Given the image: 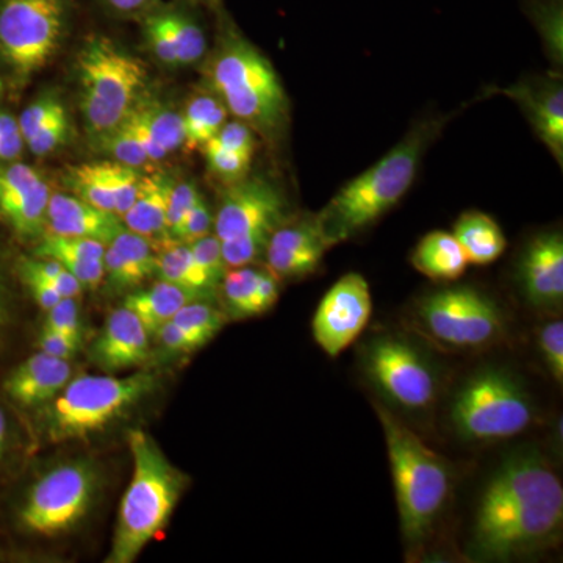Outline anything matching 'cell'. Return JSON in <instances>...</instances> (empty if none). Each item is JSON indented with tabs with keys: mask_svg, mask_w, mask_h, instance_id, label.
Returning <instances> with one entry per match:
<instances>
[{
	"mask_svg": "<svg viewBox=\"0 0 563 563\" xmlns=\"http://www.w3.org/2000/svg\"><path fill=\"white\" fill-rule=\"evenodd\" d=\"M563 523V487L542 455H512L483 493L474 523V548L507 561L554 539Z\"/></svg>",
	"mask_w": 563,
	"mask_h": 563,
	"instance_id": "1",
	"label": "cell"
},
{
	"mask_svg": "<svg viewBox=\"0 0 563 563\" xmlns=\"http://www.w3.org/2000/svg\"><path fill=\"white\" fill-rule=\"evenodd\" d=\"M446 121L442 118L420 122L385 157L333 196L314 217L331 246L368 228L401 201L412 187L422 155Z\"/></svg>",
	"mask_w": 563,
	"mask_h": 563,
	"instance_id": "2",
	"label": "cell"
},
{
	"mask_svg": "<svg viewBox=\"0 0 563 563\" xmlns=\"http://www.w3.org/2000/svg\"><path fill=\"white\" fill-rule=\"evenodd\" d=\"M133 473L122 496L107 563H132L169 523L187 477L163 454L150 433H129Z\"/></svg>",
	"mask_w": 563,
	"mask_h": 563,
	"instance_id": "3",
	"label": "cell"
},
{
	"mask_svg": "<svg viewBox=\"0 0 563 563\" xmlns=\"http://www.w3.org/2000/svg\"><path fill=\"white\" fill-rule=\"evenodd\" d=\"M207 79L229 113L265 135H276L288 121V99L276 69L225 18Z\"/></svg>",
	"mask_w": 563,
	"mask_h": 563,
	"instance_id": "4",
	"label": "cell"
},
{
	"mask_svg": "<svg viewBox=\"0 0 563 563\" xmlns=\"http://www.w3.org/2000/svg\"><path fill=\"white\" fill-rule=\"evenodd\" d=\"M387 443L404 540L421 543L442 514L451 490L446 462L380 404H374Z\"/></svg>",
	"mask_w": 563,
	"mask_h": 563,
	"instance_id": "5",
	"label": "cell"
},
{
	"mask_svg": "<svg viewBox=\"0 0 563 563\" xmlns=\"http://www.w3.org/2000/svg\"><path fill=\"white\" fill-rule=\"evenodd\" d=\"M157 384L151 373L76 377L44 404L43 431L54 443L90 437L151 395Z\"/></svg>",
	"mask_w": 563,
	"mask_h": 563,
	"instance_id": "6",
	"label": "cell"
},
{
	"mask_svg": "<svg viewBox=\"0 0 563 563\" xmlns=\"http://www.w3.org/2000/svg\"><path fill=\"white\" fill-rule=\"evenodd\" d=\"M80 106L92 132L106 135L124 121L146 84L144 63L106 35L85 40L77 57Z\"/></svg>",
	"mask_w": 563,
	"mask_h": 563,
	"instance_id": "7",
	"label": "cell"
},
{
	"mask_svg": "<svg viewBox=\"0 0 563 563\" xmlns=\"http://www.w3.org/2000/svg\"><path fill=\"white\" fill-rule=\"evenodd\" d=\"M451 420L468 440L512 439L531 426L533 406L512 376L490 369L476 374L459 390L451 406Z\"/></svg>",
	"mask_w": 563,
	"mask_h": 563,
	"instance_id": "8",
	"label": "cell"
},
{
	"mask_svg": "<svg viewBox=\"0 0 563 563\" xmlns=\"http://www.w3.org/2000/svg\"><path fill=\"white\" fill-rule=\"evenodd\" d=\"M74 0H0V60L18 77L43 69L60 49Z\"/></svg>",
	"mask_w": 563,
	"mask_h": 563,
	"instance_id": "9",
	"label": "cell"
},
{
	"mask_svg": "<svg viewBox=\"0 0 563 563\" xmlns=\"http://www.w3.org/2000/svg\"><path fill=\"white\" fill-rule=\"evenodd\" d=\"M418 318L433 339L454 347L485 346L504 331L496 302L470 287L426 296L418 306Z\"/></svg>",
	"mask_w": 563,
	"mask_h": 563,
	"instance_id": "10",
	"label": "cell"
},
{
	"mask_svg": "<svg viewBox=\"0 0 563 563\" xmlns=\"http://www.w3.org/2000/svg\"><path fill=\"white\" fill-rule=\"evenodd\" d=\"M96 474L85 462L55 466L33 485L20 512L22 526L38 536H57L79 523L90 509Z\"/></svg>",
	"mask_w": 563,
	"mask_h": 563,
	"instance_id": "11",
	"label": "cell"
},
{
	"mask_svg": "<svg viewBox=\"0 0 563 563\" xmlns=\"http://www.w3.org/2000/svg\"><path fill=\"white\" fill-rule=\"evenodd\" d=\"M363 366L372 383L399 407L422 410L437 398V377L412 344L380 336L366 347Z\"/></svg>",
	"mask_w": 563,
	"mask_h": 563,
	"instance_id": "12",
	"label": "cell"
},
{
	"mask_svg": "<svg viewBox=\"0 0 563 563\" xmlns=\"http://www.w3.org/2000/svg\"><path fill=\"white\" fill-rule=\"evenodd\" d=\"M372 313L368 282L361 274H346L325 292L314 312V342L329 357H339L362 335Z\"/></svg>",
	"mask_w": 563,
	"mask_h": 563,
	"instance_id": "13",
	"label": "cell"
},
{
	"mask_svg": "<svg viewBox=\"0 0 563 563\" xmlns=\"http://www.w3.org/2000/svg\"><path fill=\"white\" fill-rule=\"evenodd\" d=\"M287 220V202L274 185L263 179L232 184L214 217V235L221 242L240 236H266Z\"/></svg>",
	"mask_w": 563,
	"mask_h": 563,
	"instance_id": "14",
	"label": "cell"
},
{
	"mask_svg": "<svg viewBox=\"0 0 563 563\" xmlns=\"http://www.w3.org/2000/svg\"><path fill=\"white\" fill-rule=\"evenodd\" d=\"M51 190L32 166L20 162L0 163V217L18 235L35 239L46 229Z\"/></svg>",
	"mask_w": 563,
	"mask_h": 563,
	"instance_id": "15",
	"label": "cell"
},
{
	"mask_svg": "<svg viewBox=\"0 0 563 563\" xmlns=\"http://www.w3.org/2000/svg\"><path fill=\"white\" fill-rule=\"evenodd\" d=\"M520 282L526 298L537 309L555 310L562 306V233H542L528 244L520 262Z\"/></svg>",
	"mask_w": 563,
	"mask_h": 563,
	"instance_id": "16",
	"label": "cell"
},
{
	"mask_svg": "<svg viewBox=\"0 0 563 563\" xmlns=\"http://www.w3.org/2000/svg\"><path fill=\"white\" fill-rule=\"evenodd\" d=\"M150 332L124 306L113 310L91 346V361L113 374L143 365L150 357Z\"/></svg>",
	"mask_w": 563,
	"mask_h": 563,
	"instance_id": "17",
	"label": "cell"
},
{
	"mask_svg": "<svg viewBox=\"0 0 563 563\" xmlns=\"http://www.w3.org/2000/svg\"><path fill=\"white\" fill-rule=\"evenodd\" d=\"M124 229V222L118 214L98 209L77 196L55 192L47 202L44 233L96 240L107 246Z\"/></svg>",
	"mask_w": 563,
	"mask_h": 563,
	"instance_id": "18",
	"label": "cell"
},
{
	"mask_svg": "<svg viewBox=\"0 0 563 563\" xmlns=\"http://www.w3.org/2000/svg\"><path fill=\"white\" fill-rule=\"evenodd\" d=\"M70 374L73 368L69 361L38 351L10 373L3 388L21 406H44L65 388Z\"/></svg>",
	"mask_w": 563,
	"mask_h": 563,
	"instance_id": "19",
	"label": "cell"
},
{
	"mask_svg": "<svg viewBox=\"0 0 563 563\" xmlns=\"http://www.w3.org/2000/svg\"><path fill=\"white\" fill-rule=\"evenodd\" d=\"M106 276L117 290H132L157 274V251L150 240L124 229L107 244Z\"/></svg>",
	"mask_w": 563,
	"mask_h": 563,
	"instance_id": "20",
	"label": "cell"
},
{
	"mask_svg": "<svg viewBox=\"0 0 563 563\" xmlns=\"http://www.w3.org/2000/svg\"><path fill=\"white\" fill-rule=\"evenodd\" d=\"M173 184L174 181L163 174L143 176L135 202L121 218L125 229L150 240L152 246L154 243H161L157 252L172 244L166 242H176L166 229V211Z\"/></svg>",
	"mask_w": 563,
	"mask_h": 563,
	"instance_id": "21",
	"label": "cell"
},
{
	"mask_svg": "<svg viewBox=\"0 0 563 563\" xmlns=\"http://www.w3.org/2000/svg\"><path fill=\"white\" fill-rule=\"evenodd\" d=\"M507 92L525 107L540 139L550 147L559 163H562L563 92L561 85H551L540 90L518 85Z\"/></svg>",
	"mask_w": 563,
	"mask_h": 563,
	"instance_id": "22",
	"label": "cell"
},
{
	"mask_svg": "<svg viewBox=\"0 0 563 563\" xmlns=\"http://www.w3.org/2000/svg\"><path fill=\"white\" fill-rule=\"evenodd\" d=\"M196 299H202V296L172 282L161 280L146 290L131 292L122 306L139 317L150 335H155L163 324L173 320L181 307Z\"/></svg>",
	"mask_w": 563,
	"mask_h": 563,
	"instance_id": "23",
	"label": "cell"
},
{
	"mask_svg": "<svg viewBox=\"0 0 563 563\" xmlns=\"http://www.w3.org/2000/svg\"><path fill=\"white\" fill-rule=\"evenodd\" d=\"M412 265L429 279L453 282L465 273L470 263L453 233L435 231L415 247Z\"/></svg>",
	"mask_w": 563,
	"mask_h": 563,
	"instance_id": "24",
	"label": "cell"
},
{
	"mask_svg": "<svg viewBox=\"0 0 563 563\" xmlns=\"http://www.w3.org/2000/svg\"><path fill=\"white\" fill-rule=\"evenodd\" d=\"M453 235L468 263L488 265L506 251L507 240L498 222L483 211H466L455 222Z\"/></svg>",
	"mask_w": 563,
	"mask_h": 563,
	"instance_id": "25",
	"label": "cell"
},
{
	"mask_svg": "<svg viewBox=\"0 0 563 563\" xmlns=\"http://www.w3.org/2000/svg\"><path fill=\"white\" fill-rule=\"evenodd\" d=\"M192 0L177 3H162L163 16L176 44L179 65H192L201 60L207 49V36L198 13L192 9Z\"/></svg>",
	"mask_w": 563,
	"mask_h": 563,
	"instance_id": "26",
	"label": "cell"
},
{
	"mask_svg": "<svg viewBox=\"0 0 563 563\" xmlns=\"http://www.w3.org/2000/svg\"><path fill=\"white\" fill-rule=\"evenodd\" d=\"M157 274L162 280L190 290L199 296H206L217 285L203 273L188 244L174 242L157 252Z\"/></svg>",
	"mask_w": 563,
	"mask_h": 563,
	"instance_id": "27",
	"label": "cell"
},
{
	"mask_svg": "<svg viewBox=\"0 0 563 563\" xmlns=\"http://www.w3.org/2000/svg\"><path fill=\"white\" fill-rule=\"evenodd\" d=\"M229 110L218 96L202 95L188 102L181 114L185 125V144L188 150H202L228 122Z\"/></svg>",
	"mask_w": 563,
	"mask_h": 563,
	"instance_id": "28",
	"label": "cell"
},
{
	"mask_svg": "<svg viewBox=\"0 0 563 563\" xmlns=\"http://www.w3.org/2000/svg\"><path fill=\"white\" fill-rule=\"evenodd\" d=\"M66 184L81 201L114 213L117 199L111 185L110 161L74 166L66 176Z\"/></svg>",
	"mask_w": 563,
	"mask_h": 563,
	"instance_id": "29",
	"label": "cell"
},
{
	"mask_svg": "<svg viewBox=\"0 0 563 563\" xmlns=\"http://www.w3.org/2000/svg\"><path fill=\"white\" fill-rule=\"evenodd\" d=\"M258 276L261 272L250 266L225 272L221 282L229 318L244 320V318L258 317L257 306H255Z\"/></svg>",
	"mask_w": 563,
	"mask_h": 563,
	"instance_id": "30",
	"label": "cell"
},
{
	"mask_svg": "<svg viewBox=\"0 0 563 563\" xmlns=\"http://www.w3.org/2000/svg\"><path fill=\"white\" fill-rule=\"evenodd\" d=\"M172 321L179 325L192 342L202 347L221 332L225 322L229 321V317L228 313L222 312L217 307L202 302L201 299H196V301L181 307L179 312L174 314Z\"/></svg>",
	"mask_w": 563,
	"mask_h": 563,
	"instance_id": "31",
	"label": "cell"
},
{
	"mask_svg": "<svg viewBox=\"0 0 563 563\" xmlns=\"http://www.w3.org/2000/svg\"><path fill=\"white\" fill-rule=\"evenodd\" d=\"M146 122L155 141L166 152L179 150L185 144L184 118L168 107L155 102H136L133 107Z\"/></svg>",
	"mask_w": 563,
	"mask_h": 563,
	"instance_id": "32",
	"label": "cell"
},
{
	"mask_svg": "<svg viewBox=\"0 0 563 563\" xmlns=\"http://www.w3.org/2000/svg\"><path fill=\"white\" fill-rule=\"evenodd\" d=\"M266 261L269 273L277 279H299L317 272L325 252L322 251H287L266 246Z\"/></svg>",
	"mask_w": 563,
	"mask_h": 563,
	"instance_id": "33",
	"label": "cell"
},
{
	"mask_svg": "<svg viewBox=\"0 0 563 563\" xmlns=\"http://www.w3.org/2000/svg\"><path fill=\"white\" fill-rule=\"evenodd\" d=\"M202 151L206 154L207 162H209L211 172L217 174L220 179L229 181V184L243 180L250 172L251 157L222 146L214 139L207 141Z\"/></svg>",
	"mask_w": 563,
	"mask_h": 563,
	"instance_id": "34",
	"label": "cell"
},
{
	"mask_svg": "<svg viewBox=\"0 0 563 563\" xmlns=\"http://www.w3.org/2000/svg\"><path fill=\"white\" fill-rule=\"evenodd\" d=\"M20 266L47 282L63 298H77L84 291L80 282L62 263L52 258H22Z\"/></svg>",
	"mask_w": 563,
	"mask_h": 563,
	"instance_id": "35",
	"label": "cell"
},
{
	"mask_svg": "<svg viewBox=\"0 0 563 563\" xmlns=\"http://www.w3.org/2000/svg\"><path fill=\"white\" fill-rule=\"evenodd\" d=\"M101 144L103 151L110 154L114 162L122 163V165L139 169L141 166L152 163L146 151L140 146L139 141L133 139L131 133L125 131L122 125H118L113 131L101 135Z\"/></svg>",
	"mask_w": 563,
	"mask_h": 563,
	"instance_id": "36",
	"label": "cell"
},
{
	"mask_svg": "<svg viewBox=\"0 0 563 563\" xmlns=\"http://www.w3.org/2000/svg\"><path fill=\"white\" fill-rule=\"evenodd\" d=\"M110 177L111 185H113L114 199H117L114 213L122 218L131 209L133 202H135L143 176H141L139 169L132 168V166L110 161Z\"/></svg>",
	"mask_w": 563,
	"mask_h": 563,
	"instance_id": "37",
	"label": "cell"
},
{
	"mask_svg": "<svg viewBox=\"0 0 563 563\" xmlns=\"http://www.w3.org/2000/svg\"><path fill=\"white\" fill-rule=\"evenodd\" d=\"M539 350L555 383H563V322L551 321L539 332Z\"/></svg>",
	"mask_w": 563,
	"mask_h": 563,
	"instance_id": "38",
	"label": "cell"
},
{
	"mask_svg": "<svg viewBox=\"0 0 563 563\" xmlns=\"http://www.w3.org/2000/svg\"><path fill=\"white\" fill-rule=\"evenodd\" d=\"M69 132V118L66 110L55 114L46 125L40 129L32 139L25 141L29 150L36 157H46L51 152L57 151L66 141Z\"/></svg>",
	"mask_w": 563,
	"mask_h": 563,
	"instance_id": "39",
	"label": "cell"
},
{
	"mask_svg": "<svg viewBox=\"0 0 563 563\" xmlns=\"http://www.w3.org/2000/svg\"><path fill=\"white\" fill-rule=\"evenodd\" d=\"M196 258L198 265L201 266L203 273L210 277L214 285L220 284L228 266H225L224 257H222L221 240L217 235H206L188 244Z\"/></svg>",
	"mask_w": 563,
	"mask_h": 563,
	"instance_id": "40",
	"label": "cell"
},
{
	"mask_svg": "<svg viewBox=\"0 0 563 563\" xmlns=\"http://www.w3.org/2000/svg\"><path fill=\"white\" fill-rule=\"evenodd\" d=\"M63 110H65L63 103L52 95L41 96L35 102H32L27 109L22 111L21 117L18 118V124H20V132L24 143L32 139L43 125H46L55 114L60 113Z\"/></svg>",
	"mask_w": 563,
	"mask_h": 563,
	"instance_id": "41",
	"label": "cell"
},
{
	"mask_svg": "<svg viewBox=\"0 0 563 563\" xmlns=\"http://www.w3.org/2000/svg\"><path fill=\"white\" fill-rule=\"evenodd\" d=\"M43 328L62 333V335L68 336V339L80 344L81 324L76 298H63L57 306L47 310Z\"/></svg>",
	"mask_w": 563,
	"mask_h": 563,
	"instance_id": "42",
	"label": "cell"
},
{
	"mask_svg": "<svg viewBox=\"0 0 563 563\" xmlns=\"http://www.w3.org/2000/svg\"><path fill=\"white\" fill-rule=\"evenodd\" d=\"M213 214L206 199L201 198L195 203L190 213L184 218V221L177 225L176 231L172 233L173 240L184 244H191L202 236L209 235L213 228Z\"/></svg>",
	"mask_w": 563,
	"mask_h": 563,
	"instance_id": "43",
	"label": "cell"
},
{
	"mask_svg": "<svg viewBox=\"0 0 563 563\" xmlns=\"http://www.w3.org/2000/svg\"><path fill=\"white\" fill-rule=\"evenodd\" d=\"M201 198V192L198 191L195 184H188V181L173 184L168 199V211H166V229H168L169 235L176 231L177 225L184 221V218L190 213L195 203Z\"/></svg>",
	"mask_w": 563,
	"mask_h": 563,
	"instance_id": "44",
	"label": "cell"
},
{
	"mask_svg": "<svg viewBox=\"0 0 563 563\" xmlns=\"http://www.w3.org/2000/svg\"><path fill=\"white\" fill-rule=\"evenodd\" d=\"M532 13L537 24L554 49L562 51V0H532Z\"/></svg>",
	"mask_w": 563,
	"mask_h": 563,
	"instance_id": "45",
	"label": "cell"
},
{
	"mask_svg": "<svg viewBox=\"0 0 563 563\" xmlns=\"http://www.w3.org/2000/svg\"><path fill=\"white\" fill-rule=\"evenodd\" d=\"M213 139L222 146L229 147V150L246 155V157H254V133H252L250 125L242 121L225 122Z\"/></svg>",
	"mask_w": 563,
	"mask_h": 563,
	"instance_id": "46",
	"label": "cell"
},
{
	"mask_svg": "<svg viewBox=\"0 0 563 563\" xmlns=\"http://www.w3.org/2000/svg\"><path fill=\"white\" fill-rule=\"evenodd\" d=\"M120 125L131 133L133 139L139 141L140 146L146 151L147 157L151 158L152 163L161 162L163 158L168 157V152L163 150L161 144L155 141L154 135L147 129L146 122L143 121V118L140 117L139 111L135 109L129 111L128 117L124 118Z\"/></svg>",
	"mask_w": 563,
	"mask_h": 563,
	"instance_id": "47",
	"label": "cell"
},
{
	"mask_svg": "<svg viewBox=\"0 0 563 563\" xmlns=\"http://www.w3.org/2000/svg\"><path fill=\"white\" fill-rule=\"evenodd\" d=\"M36 344H38L41 352H46V354L52 355V357L63 358V361H70L80 346L79 343L68 339V336L49 331V329L46 328H43V331H41Z\"/></svg>",
	"mask_w": 563,
	"mask_h": 563,
	"instance_id": "48",
	"label": "cell"
},
{
	"mask_svg": "<svg viewBox=\"0 0 563 563\" xmlns=\"http://www.w3.org/2000/svg\"><path fill=\"white\" fill-rule=\"evenodd\" d=\"M20 273L22 280L27 285L33 299H35V302L38 303L41 309L46 310L47 312V310L57 306V303L62 301L63 296L60 292L55 290L54 287H51L47 282H44L41 277L36 276V274L29 272V269L21 268V266Z\"/></svg>",
	"mask_w": 563,
	"mask_h": 563,
	"instance_id": "49",
	"label": "cell"
},
{
	"mask_svg": "<svg viewBox=\"0 0 563 563\" xmlns=\"http://www.w3.org/2000/svg\"><path fill=\"white\" fill-rule=\"evenodd\" d=\"M158 342L166 347V350L174 352H192L199 350L198 344L192 342L190 336L187 335L179 325L174 324L173 321L163 324L157 332H155Z\"/></svg>",
	"mask_w": 563,
	"mask_h": 563,
	"instance_id": "50",
	"label": "cell"
},
{
	"mask_svg": "<svg viewBox=\"0 0 563 563\" xmlns=\"http://www.w3.org/2000/svg\"><path fill=\"white\" fill-rule=\"evenodd\" d=\"M279 299V279L272 273H262L258 276L257 291H255V306L257 313L262 314L273 309Z\"/></svg>",
	"mask_w": 563,
	"mask_h": 563,
	"instance_id": "51",
	"label": "cell"
},
{
	"mask_svg": "<svg viewBox=\"0 0 563 563\" xmlns=\"http://www.w3.org/2000/svg\"><path fill=\"white\" fill-rule=\"evenodd\" d=\"M99 2L114 16H141L144 11L150 10L161 0H99Z\"/></svg>",
	"mask_w": 563,
	"mask_h": 563,
	"instance_id": "52",
	"label": "cell"
},
{
	"mask_svg": "<svg viewBox=\"0 0 563 563\" xmlns=\"http://www.w3.org/2000/svg\"><path fill=\"white\" fill-rule=\"evenodd\" d=\"M24 144L20 132L0 135V163L18 161L24 150Z\"/></svg>",
	"mask_w": 563,
	"mask_h": 563,
	"instance_id": "53",
	"label": "cell"
},
{
	"mask_svg": "<svg viewBox=\"0 0 563 563\" xmlns=\"http://www.w3.org/2000/svg\"><path fill=\"white\" fill-rule=\"evenodd\" d=\"M16 132H20V124H18L16 118L9 113V111L0 110V135H9V133Z\"/></svg>",
	"mask_w": 563,
	"mask_h": 563,
	"instance_id": "54",
	"label": "cell"
},
{
	"mask_svg": "<svg viewBox=\"0 0 563 563\" xmlns=\"http://www.w3.org/2000/svg\"><path fill=\"white\" fill-rule=\"evenodd\" d=\"M7 444V420L5 415L0 410V461H2L3 453H5Z\"/></svg>",
	"mask_w": 563,
	"mask_h": 563,
	"instance_id": "55",
	"label": "cell"
},
{
	"mask_svg": "<svg viewBox=\"0 0 563 563\" xmlns=\"http://www.w3.org/2000/svg\"><path fill=\"white\" fill-rule=\"evenodd\" d=\"M5 317V292H3L2 277H0V324Z\"/></svg>",
	"mask_w": 563,
	"mask_h": 563,
	"instance_id": "56",
	"label": "cell"
},
{
	"mask_svg": "<svg viewBox=\"0 0 563 563\" xmlns=\"http://www.w3.org/2000/svg\"><path fill=\"white\" fill-rule=\"evenodd\" d=\"M192 2L217 3L218 0H192Z\"/></svg>",
	"mask_w": 563,
	"mask_h": 563,
	"instance_id": "57",
	"label": "cell"
},
{
	"mask_svg": "<svg viewBox=\"0 0 563 563\" xmlns=\"http://www.w3.org/2000/svg\"><path fill=\"white\" fill-rule=\"evenodd\" d=\"M3 92V81L2 79H0V95H2Z\"/></svg>",
	"mask_w": 563,
	"mask_h": 563,
	"instance_id": "58",
	"label": "cell"
}]
</instances>
